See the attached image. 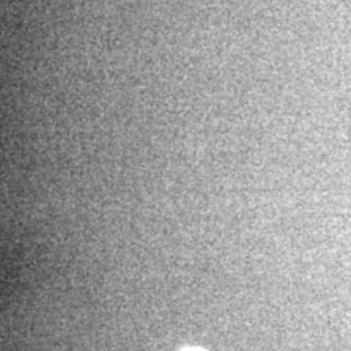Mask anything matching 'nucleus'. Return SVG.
I'll use <instances>...</instances> for the list:
<instances>
[{
    "mask_svg": "<svg viewBox=\"0 0 351 351\" xmlns=\"http://www.w3.org/2000/svg\"><path fill=\"white\" fill-rule=\"evenodd\" d=\"M184 351H204V350H195V348H191V350H184Z\"/></svg>",
    "mask_w": 351,
    "mask_h": 351,
    "instance_id": "1",
    "label": "nucleus"
}]
</instances>
